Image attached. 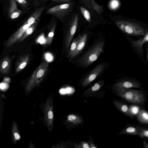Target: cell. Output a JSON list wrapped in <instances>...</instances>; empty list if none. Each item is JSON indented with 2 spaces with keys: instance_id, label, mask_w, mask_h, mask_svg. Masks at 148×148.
I'll return each mask as SVG.
<instances>
[{
  "instance_id": "cell-1",
  "label": "cell",
  "mask_w": 148,
  "mask_h": 148,
  "mask_svg": "<svg viewBox=\"0 0 148 148\" xmlns=\"http://www.w3.org/2000/svg\"><path fill=\"white\" fill-rule=\"evenodd\" d=\"M80 21L79 13L75 10L65 18L62 22L66 29L65 42L67 50L69 48Z\"/></svg>"
},
{
  "instance_id": "cell-2",
  "label": "cell",
  "mask_w": 148,
  "mask_h": 148,
  "mask_svg": "<svg viewBox=\"0 0 148 148\" xmlns=\"http://www.w3.org/2000/svg\"><path fill=\"white\" fill-rule=\"evenodd\" d=\"M77 2L74 1L58 4L45 10L43 14L54 16L62 22L65 18L75 10Z\"/></svg>"
},
{
  "instance_id": "cell-3",
  "label": "cell",
  "mask_w": 148,
  "mask_h": 148,
  "mask_svg": "<svg viewBox=\"0 0 148 148\" xmlns=\"http://www.w3.org/2000/svg\"><path fill=\"white\" fill-rule=\"evenodd\" d=\"M105 43L101 40L94 44L79 61L81 65L87 67L97 60L103 51Z\"/></svg>"
},
{
  "instance_id": "cell-4",
  "label": "cell",
  "mask_w": 148,
  "mask_h": 148,
  "mask_svg": "<svg viewBox=\"0 0 148 148\" xmlns=\"http://www.w3.org/2000/svg\"><path fill=\"white\" fill-rule=\"evenodd\" d=\"M116 23L121 30L129 35L143 36L147 32L144 27L137 23L123 20H118Z\"/></svg>"
},
{
  "instance_id": "cell-5",
  "label": "cell",
  "mask_w": 148,
  "mask_h": 148,
  "mask_svg": "<svg viewBox=\"0 0 148 148\" xmlns=\"http://www.w3.org/2000/svg\"><path fill=\"white\" fill-rule=\"evenodd\" d=\"M114 89L119 95L129 102L141 104L145 100V94L140 90L130 89Z\"/></svg>"
},
{
  "instance_id": "cell-6",
  "label": "cell",
  "mask_w": 148,
  "mask_h": 148,
  "mask_svg": "<svg viewBox=\"0 0 148 148\" xmlns=\"http://www.w3.org/2000/svg\"><path fill=\"white\" fill-rule=\"evenodd\" d=\"M49 64L46 61H42L35 70L29 80L27 88L32 89L42 82L47 73Z\"/></svg>"
},
{
  "instance_id": "cell-7",
  "label": "cell",
  "mask_w": 148,
  "mask_h": 148,
  "mask_svg": "<svg viewBox=\"0 0 148 148\" xmlns=\"http://www.w3.org/2000/svg\"><path fill=\"white\" fill-rule=\"evenodd\" d=\"M106 62H102L99 64L94 67L84 79L82 83V86L85 87L96 79L104 72L106 68Z\"/></svg>"
},
{
  "instance_id": "cell-8",
  "label": "cell",
  "mask_w": 148,
  "mask_h": 148,
  "mask_svg": "<svg viewBox=\"0 0 148 148\" xmlns=\"http://www.w3.org/2000/svg\"><path fill=\"white\" fill-rule=\"evenodd\" d=\"M113 88L118 89H130L131 88H140L141 85L138 81L134 79H122L114 83Z\"/></svg>"
},
{
  "instance_id": "cell-9",
  "label": "cell",
  "mask_w": 148,
  "mask_h": 148,
  "mask_svg": "<svg viewBox=\"0 0 148 148\" xmlns=\"http://www.w3.org/2000/svg\"><path fill=\"white\" fill-rule=\"evenodd\" d=\"M53 102L50 98L47 99L44 108V116L48 128L50 131L53 127Z\"/></svg>"
},
{
  "instance_id": "cell-10",
  "label": "cell",
  "mask_w": 148,
  "mask_h": 148,
  "mask_svg": "<svg viewBox=\"0 0 148 148\" xmlns=\"http://www.w3.org/2000/svg\"><path fill=\"white\" fill-rule=\"evenodd\" d=\"M57 23V19L54 16H52L47 26V35L46 43L47 45L50 44L52 42Z\"/></svg>"
},
{
  "instance_id": "cell-11",
  "label": "cell",
  "mask_w": 148,
  "mask_h": 148,
  "mask_svg": "<svg viewBox=\"0 0 148 148\" xmlns=\"http://www.w3.org/2000/svg\"><path fill=\"white\" fill-rule=\"evenodd\" d=\"M130 41L133 45L139 54L143 57L144 51L143 46L148 41V32H147L145 35L140 38L134 40L131 39Z\"/></svg>"
},
{
  "instance_id": "cell-12",
  "label": "cell",
  "mask_w": 148,
  "mask_h": 148,
  "mask_svg": "<svg viewBox=\"0 0 148 148\" xmlns=\"http://www.w3.org/2000/svg\"><path fill=\"white\" fill-rule=\"evenodd\" d=\"M25 11L19 10L17 8L15 0H10L9 6L8 10L9 17L12 19L16 18Z\"/></svg>"
},
{
  "instance_id": "cell-13",
  "label": "cell",
  "mask_w": 148,
  "mask_h": 148,
  "mask_svg": "<svg viewBox=\"0 0 148 148\" xmlns=\"http://www.w3.org/2000/svg\"><path fill=\"white\" fill-rule=\"evenodd\" d=\"M87 37L88 34L86 33L81 35L76 47L70 56V58H72L75 57L82 51L86 43Z\"/></svg>"
},
{
  "instance_id": "cell-14",
  "label": "cell",
  "mask_w": 148,
  "mask_h": 148,
  "mask_svg": "<svg viewBox=\"0 0 148 148\" xmlns=\"http://www.w3.org/2000/svg\"><path fill=\"white\" fill-rule=\"evenodd\" d=\"M73 0H34L36 7L44 6L48 5L47 2L50 1L56 5L69 2Z\"/></svg>"
},
{
  "instance_id": "cell-15",
  "label": "cell",
  "mask_w": 148,
  "mask_h": 148,
  "mask_svg": "<svg viewBox=\"0 0 148 148\" xmlns=\"http://www.w3.org/2000/svg\"><path fill=\"white\" fill-rule=\"evenodd\" d=\"M104 83L103 80H99L88 89L86 92L88 94H92L97 92L102 87L104 84Z\"/></svg>"
},
{
  "instance_id": "cell-16",
  "label": "cell",
  "mask_w": 148,
  "mask_h": 148,
  "mask_svg": "<svg viewBox=\"0 0 148 148\" xmlns=\"http://www.w3.org/2000/svg\"><path fill=\"white\" fill-rule=\"evenodd\" d=\"M113 102L115 107L119 110L127 115L130 116L129 109L126 105L117 101H113Z\"/></svg>"
},
{
  "instance_id": "cell-17",
  "label": "cell",
  "mask_w": 148,
  "mask_h": 148,
  "mask_svg": "<svg viewBox=\"0 0 148 148\" xmlns=\"http://www.w3.org/2000/svg\"><path fill=\"white\" fill-rule=\"evenodd\" d=\"M119 134H126L133 135H138V130L136 127L130 126L127 127L122 130Z\"/></svg>"
},
{
  "instance_id": "cell-18",
  "label": "cell",
  "mask_w": 148,
  "mask_h": 148,
  "mask_svg": "<svg viewBox=\"0 0 148 148\" xmlns=\"http://www.w3.org/2000/svg\"><path fill=\"white\" fill-rule=\"evenodd\" d=\"M68 121L73 124H77L82 122V119L79 116L71 114L69 115L67 117Z\"/></svg>"
},
{
  "instance_id": "cell-19",
  "label": "cell",
  "mask_w": 148,
  "mask_h": 148,
  "mask_svg": "<svg viewBox=\"0 0 148 148\" xmlns=\"http://www.w3.org/2000/svg\"><path fill=\"white\" fill-rule=\"evenodd\" d=\"M138 118L141 123L147 124L148 122V114L145 111L142 110L140 111L138 116Z\"/></svg>"
},
{
  "instance_id": "cell-20",
  "label": "cell",
  "mask_w": 148,
  "mask_h": 148,
  "mask_svg": "<svg viewBox=\"0 0 148 148\" xmlns=\"http://www.w3.org/2000/svg\"><path fill=\"white\" fill-rule=\"evenodd\" d=\"M21 6L23 9L25 10L28 8L32 5L34 8L36 7L35 4L33 3L30 2L28 0H15Z\"/></svg>"
},
{
  "instance_id": "cell-21",
  "label": "cell",
  "mask_w": 148,
  "mask_h": 148,
  "mask_svg": "<svg viewBox=\"0 0 148 148\" xmlns=\"http://www.w3.org/2000/svg\"><path fill=\"white\" fill-rule=\"evenodd\" d=\"M81 35V34L79 35L76 38L73 40L68 51V56L69 57H70L73 52L75 50Z\"/></svg>"
},
{
  "instance_id": "cell-22",
  "label": "cell",
  "mask_w": 148,
  "mask_h": 148,
  "mask_svg": "<svg viewBox=\"0 0 148 148\" xmlns=\"http://www.w3.org/2000/svg\"><path fill=\"white\" fill-rule=\"evenodd\" d=\"M138 130V134L141 138L148 137V130L145 128L136 126Z\"/></svg>"
},
{
  "instance_id": "cell-23",
  "label": "cell",
  "mask_w": 148,
  "mask_h": 148,
  "mask_svg": "<svg viewBox=\"0 0 148 148\" xmlns=\"http://www.w3.org/2000/svg\"><path fill=\"white\" fill-rule=\"evenodd\" d=\"M29 59V55H27L25 57L24 59L23 60L22 62L20 64L19 67L18 68V70L20 71L24 69L28 63Z\"/></svg>"
},
{
  "instance_id": "cell-24",
  "label": "cell",
  "mask_w": 148,
  "mask_h": 148,
  "mask_svg": "<svg viewBox=\"0 0 148 148\" xmlns=\"http://www.w3.org/2000/svg\"><path fill=\"white\" fill-rule=\"evenodd\" d=\"M110 6L112 9H115L119 6V2L117 0H112L110 3Z\"/></svg>"
},
{
  "instance_id": "cell-25",
  "label": "cell",
  "mask_w": 148,
  "mask_h": 148,
  "mask_svg": "<svg viewBox=\"0 0 148 148\" xmlns=\"http://www.w3.org/2000/svg\"><path fill=\"white\" fill-rule=\"evenodd\" d=\"M9 66V61L7 59H4L1 63V69H6L8 66Z\"/></svg>"
},
{
  "instance_id": "cell-26",
  "label": "cell",
  "mask_w": 148,
  "mask_h": 148,
  "mask_svg": "<svg viewBox=\"0 0 148 148\" xmlns=\"http://www.w3.org/2000/svg\"><path fill=\"white\" fill-rule=\"evenodd\" d=\"M77 3L82 5L84 7L88 8L89 0H77Z\"/></svg>"
},
{
  "instance_id": "cell-27",
  "label": "cell",
  "mask_w": 148,
  "mask_h": 148,
  "mask_svg": "<svg viewBox=\"0 0 148 148\" xmlns=\"http://www.w3.org/2000/svg\"><path fill=\"white\" fill-rule=\"evenodd\" d=\"M138 108L136 106H133L129 109V111L130 115L131 114H136L138 112Z\"/></svg>"
},
{
  "instance_id": "cell-28",
  "label": "cell",
  "mask_w": 148,
  "mask_h": 148,
  "mask_svg": "<svg viewBox=\"0 0 148 148\" xmlns=\"http://www.w3.org/2000/svg\"><path fill=\"white\" fill-rule=\"evenodd\" d=\"M81 147L83 148H89L90 146L88 143L86 142H83L81 143Z\"/></svg>"
},
{
  "instance_id": "cell-29",
  "label": "cell",
  "mask_w": 148,
  "mask_h": 148,
  "mask_svg": "<svg viewBox=\"0 0 148 148\" xmlns=\"http://www.w3.org/2000/svg\"><path fill=\"white\" fill-rule=\"evenodd\" d=\"M14 135L16 140H18L20 138V136L17 132H14Z\"/></svg>"
},
{
  "instance_id": "cell-30",
  "label": "cell",
  "mask_w": 148,
  "mask_h": 148,
  "mask_svg": "<svg viewBox=\"0 0 148 148\" xmlns=\"http://www.w3.org/2000/svg\"><path fill=\"white\" fill-rule=\"evenodd\" d=\"M5 87V84L3 83H1L0 84V88L1 89H4Z\"/></svg>"
},
{
  "instance_id": "cell-31",
  "label": "cell",
  "mask_w": 148,
  "mask_h": 148,
  "mask_svg": "<svg viewBox=\"0 0 148 148\" xmlns=\"http://www.w3.org/2000/svg\"><path fill=\"white\" fill-rule=\"evenodd\" d=\"M143 145L144 147L146 148H148V145L147 143L144 141L143 142Z\"/></svg>"
},
{
  "instance_id": "cell-32",
  "label": "cell",
  "mask_w": 148,
  "mask_h": 148,
  "mask_svg": "<svg viewBox=\"0 0 148 148\" xmlns=\"http://www.w3.org/2000/svg\"><path fill=\"white\" fill-rule=\"evenodd\" d=\"M90 147L91 148H96L97 147L95 146V145L93 144L92 143H91L90 145Z\"/></svg>"
}]
</instances>
